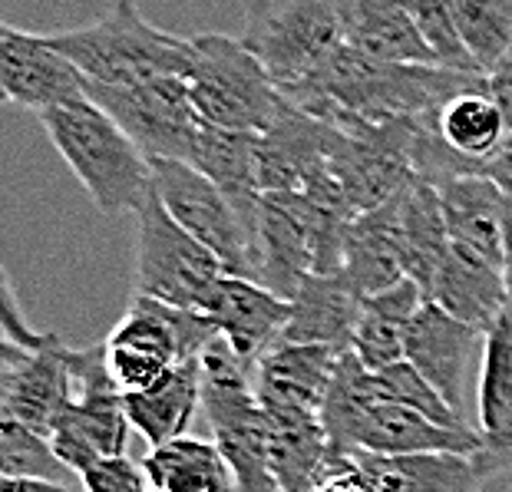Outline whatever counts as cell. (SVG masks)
Listing matches in <instances>:
<instances>
[{
  "mask_svg": "<svg viewBox=\"0 0 512 492\" xmlns=\"http://www.w3.org/2000/svg\"><path fill=\"white\" fill-rule=\"evenodd\" d=\"M394 205H397L403 271L427 294L433 275H437L446 251H450V232H446L440 189L423 179H410L394 195Z\"/></svg>",
  "mask_w": 512,
  "mask_h": 492,
  "instance_id": "cell-25",
  "label": "cell"
},
{
  "mask_svg": "<svg viewBox=\"0 0 512 492\" xmlns=\"http://www.w3.org/2000/svg\"><path fill=\"white\" fill-rule=\"evenodd\" d=\"M512 413V324L499 321L483 341V370H479V436L496 433Z\"/></svg>",
  "mask_w": 512,
  "mask_h": 492,
  "instance_id": "cell-33",
  "label": "cell"
},
{
  "mask_svg": "<svg viewBox=\"0 0 512 492\" xmlns=\"http://www.w3.org/2000/svg\"><path fill=\"white\" fill-rule=\"evenodd\" d=\"M486 80H489V96H493L496 106L503 109L509 136H512V50H509V57L496 67V73L486 76Z\"/></svg>",
  "mask_w": 512,
  "mask_h": 492,
  "instance_id": "cell-41",
  "label": "cell"
},
{
  "mask_svg": "<svg viewBox=\"0 0 512 492\" xmlns=\"http://www.w3.org/2000/svg\"><path fill=\"white\" fill-rule=\"evenodd\" d=\"M0 479H43L70 486L76 476L57 459L47 436L0 417Z\"/></svg>",
  "mask_w": 512,
  "mask_h": 492,
  "instance_id": "cell-35",
  "label": "cell"
},
{
  "mask_svg": "<svg viewBox=\"0 0 512 492\" xmlns=\"http://www.w3.org/2000/svg\"><path fill=\"white\" fill-rule=\"evenodd\" d=\"M341 357L344 351L334 347L278 341L252 370V384L265 413L321 417Z\"/></svg>",
  "mask_w": 512,
  "mask_h": 492,
  "instance_id": "cell-15",
  "label": "cell"
},
{
  "mask_svg": "<svg viewBox=\"0 0 512 492\" xmlns=\"http://www.w3.org/2000/svg\"><path fill=\"white\" fill-rule=\"evenodd\" d=\"M437 133L453 156L470 162L479 172H489V166L503 156L509 142L506 116L493 96H489V90H470L453 96L440 109Z\"/></svg>",
  "mask_w": 512,
  "mask_h": 492,
  "instance_id": "cell-29",
  "label": "cell"
},
{
  "mask_svg": "<svg viewBox=\"0 0 512 492\" xmlns=\"http://www.w3.org/2000/svg\"><path fill=\"white\" fill-rule=\"evenodd\" d=\"M318 261V209L304 192H268L255 225V284L291 301Z\"/></svg>",
  "mask_w": 512,
  "mask_h": 492,
  "instance_id": "cell-11",
  "label": "cell"
},
{
  "mask_svg": "<svg viewBox=\"0 0 512 492\" xmlns=\"http://www.w3.org/2000/svg\"><path fill=\"white\" fill-rule=\"evenodd\" d=\"M344 275L364 294H380L394 284L407 281L400 255V232H397V205L390 199L380 209L357 215L344 248Z\"/></svg>",
  "mask_w": 512,
  "mask_h": 492,
  "instance_id": "cell-28",
  "label": "cell"
},
{
  "mask_svg": "<svg viewBox=\"0 0 512 492\" xmlns=\"http://www.w3.org/2000/svg\"><path fill=\"white\" fill-rule=\"evenodd\" d=\"M351 459L364 469L377 492H479L483 486L476 459L460 453H354Z\"/></svg>",
  "mask_w": 512,
  "mask_h": 492,
  "instance_id": "cell-27",
  "label": "cell"
},
{
  "mask_svg": "<svg viewBox=\"0 0 512 492\" xmlns=\"http://www.w3.org/2000/svg\"><path fill=\"white\" fill-rule=\"evenodd\" d=\"M73 403L60 413L50 430L53 453L70 473L80 479L86 469L103 459L126 456L129 443V413L126 397L106 367V344L70 347Z\"/></svg>",
  "mask_w": 512,
  "mask_h": 492,
  "instance_id": "cell-7",
  "label": "cell"
},
{
  "mask_svg": "<svg viewBox=\"0 0 512 492\" xmlns=\"http://www.w3.org/2000/svg\"><path fill=\"white\" fill-rule=\"evenodd\" d=\"M185 86L202 123L228 133L265 136L288 103L255 53L225 34L192 37V70Z\"/></svg>",
  "mask_w": 512,
  "mask_h": 492,
  "instance_id": "cell-5",
  "label": "cell"
},
{
  "mask_svg": "<svg viewBox=\"0 0 512 492\" xmlns=\"http://www.w3.org/2000/svg\"><path fill=\"white\" fill-rule=\"evenodd\" d=\"M483 446L479 430H446L430 423L413 410L377 403L354 420L344 436L341 453H370V456H410V453H460L476 456Z\"/></svg>",
  "mask_w": 512,
  "mask_h": 492,
  "instance_id": "cell-17",
  "label": "cell"
},
{
  "mask_svg": "<svg viewBox=\"0 0 512 492\" xmlns=\"http://www.w3.org/2000/svg\"><path fill=\"white\" fill-rule=\"evenodd\" d=\"M314 492H377V489L351 456H341L337 459V466L321 479V486Z\"/></svg>",
  "mask_w": 512,
  "mask_h": 492,
  "instance_id": "cell-40",
  "label": "cell"
},
{
  "mask_svg": "<svg viewBox=\"0 0 512 492\" xmlns=\"http://www.w3.org/2000/svg\"><path fill=\"white\" fill-rule=\"evenodd\" d=\"M0 324H4V344H14L20 351H47V347L57 341V334H43V331H34L24 314H20V304H17V291H14V281L4 271V308H0Z\"/></svg>",
  "mask_w": 512,
  "mask_h": 492,
  "instance_id": "cell-38",
  "label": "cell"
},
{
  "mask_svg": "<svg viewBox=\"0 0 512 492\" xmlns=\"http://www.w3.org/2000/svg\"><path fill=\"white\" fill-rule=\"evenodd\" d=\"M225 275L222 261L209 248L172 222L166 205L152 192L136 212V251H133V294L162 301L172 308L199 314L202 298Z\"/></svg>",
  "mask_w": 512,
  "mask_h": 492,
  "instance_id": "cell-8",
  "label": "cell"
},
{
  "mask_svg": "<svg viewBox=\"0 0 512 492\" xmlns=\"http://www.w3.org/2000/svg\"><path fill=\"white\" fill-rule=\"evenodd\" d=\"M199 314L219 331L222 341L248 370L281 341L291 304L255 281L222 275L199 304Z\"/></svg>",
  "mask_w": 512,
  "mask_h": 492,
  "instance_id": "cell-14",
  "label": "cell"
},
{
  "mask_svg": "<svg viewBox=\"0 0 512 492\" xmlns=\"http://www.w3.org/2000/svg\"><path fill=\"white\" fill-rule=\"evenodd\" d=\"M268 430L271 473H275L281 492H314L341 459V453L328 440L321 417L268 413Z\"/></svg>",
  "mask_w": 512,
  "mask_h": 492,
  "instance_id": "cell-26",
  "label": "cell"
},
{
  "mask_svg": "<svg viewBox=\"0 0 512 492\" xmlns=\"http://www.w3.org/2000/svg\"><path fill=\"white\" fill-rule=\"evenodd\" d=\"M202 413L212 426V440L235 473L238 492H281L271 473V430L261 407L252 370L232 354L222 337L205 347Z\"/></svg>",
  "mask_w": 512,
  "mask_h": 492,
  "instance_id": "cell-3",
  "label": "cell"
},
{
  "mask_svg": "<svg viewBox=\"0 0 512 492\" xmlns=\"http://www.w3.org/2000/svg\"><path fill=\"white\" fill-rule=\"evenodd\" d=\"M476 70L493 76L512 50V0H446Z\"/></svg>",
  "mask_w": 512,
  "mask_h": 492,
  "instance_id": "cell-32",
  "label": "cell"
},
{
  "mask_svg": "<svg viewBox=\"0 0 512 492\" xmlns=\"http://www.w3.org/2000/svg\"><path fill=\"white\" fill-rule=\"evenodd\" d=\"M489 172H499V176H509L512 179V152H503L493 166H489Z\"/></svg>",
  "mask_w": 512,
  "mask_h": 492,
  "instance_id": "cell-44",
  "label": "cell"
},
{
  "mask_svg": "<svg viewBox=\"0 0 512 492\" xmlns=\"http://www.w3.org/2000/svg\"><path fill=\"white\" fill-rule=\"evenodd\" d=\"M0 93L37 116L86 96V80L43 34L0 20Z\"/></svg>",
  "mask_w": 512,
  "mask_h": 492,
  "instance_id": "cell-13",
  "label": "cell"
},
{
  "mask_svg": "<svg viewBox=\"0 0 512 492\" xmlns=\"http://www.w3.org/2000/svg\"><path fill=\"white\" fill-rule=\"evenodd\" d=\"M410 17L417 20L423 40L437 57V67L453 70V73H479L476 63L466 50V43L460 37V27L450 14V4H433V0H417V4H407ZM483 76V73H479Z\"/></svg>",
  "mask_w": 512,
  "mask_h": 492,
  "instance_id": "cell-36",
  "label": "cell"
},
{
  "mask_svg": "<svg viewBox=\"0 0 512 492\" xmlns=\"http://www.w3.org/2000/svg\"><path fill=\"white\" fill-rule=\"evenodd\" d=\"M152 179L172 222L209 248L222 261L225 275L255 281V238L235 205L199 169L159 159L152 162Z\"/></svg>",
  "mask_w": 512,
  "mask_h": 492,
  "instance_id": "cell-9",
  "label": "cell"
},
{
  "mask_svg": "<svg viewBox=\"0 0 512 492\" xmlns=\"http://www.w3.org/2000/svg\"><path fill=\"white\" fill-rule=\"evenodd\" d=\"M0 492H83V489L43 483V479H0Z\"/></svg>",
  "mask_w": 512,
  "mask_h": 492,
  "instance_id": "cell-42",
  "label": "cell"
},
{
  "mask_svg": "<svg viewBox=\"0 0 512 492\" xmlns=\"http://www.w3.org/2000/svg\"><path fill=\"white\" fill-rule=\"evenodd\" d=\"M73 403L70 347L53 341L47 351L0 344V417L50 440L53 423Z\"/></svg>",
  "mask_w": 512,
  "mask_h": 492,
  "instance_id": "cell-12",
  "label": "cell"
},
{
  "mask_svg": "<svg viewBox=\"0 0 512 492\" xmlns=\"http://www.w3.org/2000/svg\"><path fill=\"white\" fill-rule=\"evenodd\" d=\"M215 341L219 331L202 314L133 294L123 321L103 341L106 367L123 397H143L166 384L176 367L199 360Z\"/></svg>",
  "mask_w": 512,
  "mask_h": 492,
  "instance_id": "cell-4",
  "label": "cell"
},
{
  "mask_svg": "<svg viewBox=\"0 0 512 492\" xmlns=\"http://www.w3.org/2000/svg\"><path fill=\"white\" fill-rule=\"evenodd\" d=\"M40 126L103 215L139 212L156 192L152 159L86 96L43 113Z\"/></svg>",
  "mask_w": 512,
  "mask_h": 492,
  "instance_id": "cell-1",
  "label": "cell"
},
{
  "mask_svg": "<svg viewBox=\"0 0 512 492\" xmlns=\"http://www.w3.org/2000/svg\"><path fill=\"white\" fill-rule=\"evenodd\" d=\"M427 301L456 321L476 327L479 334H489L506 317V268L450 242Z\"/></svg>",
  "mask_w": 512,
  "mask_h": 492,
  "instance_id": "cell-19",
  "label": "cell"
},
{
  "mask_svg": "<svg viewBox=\"0 0 512 492\" xmlns=\"http://www.w3.org/2000/svg\"><path fill=\"white\" fill-rule=\"evenodd\" d=\"M503 152H512V136H509V142H506V149Z\"/></svg>",
  "mask_w": 512,
  "mask_h": 492,
  "instance_id": "cell-45",
  "label": "cell"
},
{
  "mask_svg": "<svg viewBox=\"0 0 512 492\" xmlns=\"http://www.w3.org/2000/svg\"><path fill=\"white\" fill-rule=\"evenodd\" d=\"M86 100L100 106L152 162H192L195 139L205 123L195 113L185 80H159L126 90L86 83Z\"/></svg>",
  "mask_w": 512,
  "mask_h": 492,
  "instance_id": "cell-10",
  "label": "cell"
},
{
  "mask_svg": "<svg viewBox=\"0 0 512 492\" xmlns=\"http://www.w3.org/2000/svg\"><path fill=\"white\" fill-rule=\"evenodd\" d=\"M331 126L285 103L275 126L258 136L261 192H304V185L328 159Z\"/></svg>",
  "mask_w": 512,
  "mask_h": 492,
  "instance_id": "cell-21",
  "label": "cell"
},
{
  "mask_svg": "<svg viewBox=\"0 0 512 492\" xmlns=\"http://www.w3.org/2000/svg\"><path fill=\"white\" fill-rule=\"evenodd\" d=\"M202 410V370L199 360L176 367L166 384L143 397H126V413L133 430L159 450L166 443H176L189 436V423Z\"/></svg>",
  "mask_w": 512,
  "mask_h": 492,
  "instance_id": "cell-30",
  "label": "cell"
},
{
  "mask_svg": "<svg viewBox=\"0 0 512 492\" xmlns=\"http://www.w3.org/2000/svg\"><path fill=\"white\" fill-rule=\"evenodd\" d=\"M473 459L483 483L493 476H512V413L496 433L483 436V446H479V453Z\"/></svg>",
  "mask_w": 512,
  "mask_h": 492,
  "instance_id": "cell-39",
  "label": "cell"
},
{
  "mask_svg": "<svg viewBox=\"0 0 512 492\" xmlns=\"http://www.w3.org/2000/svg\"><path fill=\"white\" fill-rule=\"evenodd\" d=\"M281 93L314 80L344 47L337 4L324 0H265L245 7L242 37Z\"/></svg>",
  "mask_w": 512,
  "mask_h": 492,
  "instance_id": "cell-6",
  "label": "cell"
},
{
  "mask_svg": "<svg viewBox=\"0 0 512 492\" xmlns=\"http://www.w3.org/2000/svg\"><path fill=\"white\" fill-rule=\"evenodd\" d=\"M364 294L354 288L344 271L334 275H311L294 291L288 327L281 334L285 344H318L334 351H351L357 317H361Z\"/></svg>",
  "mask_w": 512,
  "mask_h": 492,
  "instance_id": "cell-20",
  "label": "cell"
},
{
  "mask_svg": "<svg viewBox=\"0 0 512 492\" xmlns=\"http://www.w3.org/2000/svg\"><path fill=\"white\" fill-rule=\"evenodd\" d=\"M483 341L486 334H479L476 327L456 321L433 301H427L413 317L407 337V364L417 367L440 390V397L463 417L466 374H470L476 351H483Z\"/></svg>",
  "mask_w": 512,
  "mask_h": 492,
  "instance_id": "cell-16",
  "label": "cell"
},
{
  "mask_svg": "<svg viewBox=\"0 0 512 492\" xmlns=\"http://www.w3.org/2000/svg\"><path fill=\"white\" fill-rule=\"evenodd\" d=\"M60 50L86 83L96 86H146L159 80H189L192 37L185 40L159 30L136 4H113L100 20L86 27L43 34Z\"/></svg>",
  "mask_w": 512,
  "mask_h": 492,
  "instance_id": "cell-2",
  "label": "cell"
},
{
  "mask_svg": "<svg viewBox=\"0 0 512 492\" xmlns=\"http://www.w3.org/2000/svg\"><path fill=\"white\" fill-rule=\"evenodd\" d=\"M83 492H152L143 463H133L129 456L103 459L80 476Z\"/></svg>",
  "mask_w": 512,
  "mask_h": 492,
  "instance_id": "cell-37",
  "label": "cell"
},
{
  "mask_svg": "<svg viewBox=\"0 0 512 492\" xmlns=\"http://www.w3.org/2000/svg\"><path fill=\"white\" fill-rule=\"evenodd\" d=\"M374 387H377L380 403H394V407L413 410V413H420V417H427L430 423L446 426V430H476V426L466 423L460 413L440 397V390L433 387L417 367L407 364V360L377 370Z\"/></svg>",
  "mask_w": 512,
  "mask_h": 492,
  "instance_id": "cell-34",
  "label": "cell"
},
{
  "mask_svg": "<svg viewBox=\"0 0 512 492\" xmlns=\"http://www.w3.org/2000/svg\"><path fill=\"white\" fill-rule=\"evenodd\" d=\"M423 304H427V294L410 278L380 294H367L361 301V317H357L351 344L354 357L374 374L407 360V337Z\"/></svg>",
  "mask_w": 512,
  "mask_h": 492,
  "instance_id": "cell-24",
  "label": "cell"
},
{
  "mask_svg": "<svg viewBox=\"0 0 512 492\" xmlns=\"http://www.w3.org/2000/svg\"><path fill=\"white\" fill-rule=\"evenodd\" d=\"M152 492H238L235 473L215 440L182 436L143 459Z\"/></svg>",
  "mask_w": 512,
  "mask_h": 492,
  "instance_id": "cell-31",
  "label": "cell"
},
{
  "mask_svg": "<svg viewBox=\"0 0 512 492\" xmlns=\"http://www.w3.org/2000/svg\"><path fill=\"white\" fill-rule=\"evenodd\" d=\"M192 169H199L215 189H219L235 212L245 218L248 232L255 238L258 209H261V176H258V136L252 133H228L205 123L195 139Z\"/></svg>",
  "mask_w": 512,
  "mask_h": 492,
  "instance_id": "cell-22",
  "label": "cell"
},
{
  "mask_svg": "<svg viewBox=\"0 0 512 492\" xmlns=\"http://www.w3.org/2000/svg\"><path fill=\"white\" fill-rule=\"evenodd\" d=\"M341 14L344 47L387 67H437V57L423 40L407 4L390 0H344Z\"/></svg>",
  "mask_w": 512,
  "mask_h": 492,
  "instance_id": "cell-18",
  "label": "cell"
},
{
  "mask_svg": "<svg viewBox=\"0 0 512 492\" xmlns=\"http://www.w3.org/2000/svg\"><path fill=\"white\" fill-rule=\"evenodd\" d=\"M503 185V232H506V265H512V179L509 176H493Z\"/></svg>",
  "mask_w": 512,
  "mask_h": 492,
  "instance_id": "cell-43",
  "label": "cell"
},
{
  "mask_svg": "<svg viewBox=\"0 0 512 492\" xmlns=\"http://www.w3.org/2000/svg\"><path fill=\"white\" fill-rule=\"evenodd\" d=\"M440 199H443L450 242L506 268L503 185L489 176V172L460 176L440 185Z\"/></svg>",
  "mask_w": 512,
  "mask_h": 492,
  "instance_id": "cell-23",
  "label": "cell"
}]
</instances>
